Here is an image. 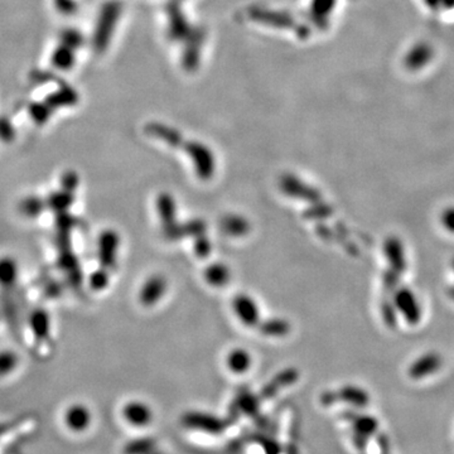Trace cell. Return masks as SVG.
<instances>
[{
  "instance_id": "1",
  "label": "cell",
  "mask_w": 454,
  "mask_h": 454,
  "mask_svg": "<svg viewBox=\"0 0 454 454\" xmlns=\"http://www.w3.org/2000/svg\"><path fill=\"white\" fill-rule=\"evenodd\" d=\"M182 425L184 428L193 431H203L213 436H220L230 425L229 420L217 418L215 415L198 412H189L182 417Z\"/></svg>"
},
{
  "instance_id": "2",
  "label": "cell",
  "mask_w": 454,
  "mask_h": 454,
  "mask_svg": "<svg viewBox=\"0 0 454 454\" xmlns=\"http://www.w3.org/2000/svg\"><path fill=\"white\" fill-rule=\"evenodd\" d=\"M345 419L352 424L354 429V444L359 450H365L367 448L369 438L374 436L378 429V419L371 415H360V414L346 412L343 414Z\"/></svg>"
},
{
  "instance_id": "3",
  "label": "cell",
  "mask_w": 454,
  "mask_h": 454,
  "mask_svg": "<svg viewBox=\"0 0 454 454\" xmlns=\"http://www.w3.org/2000/svg\"><path fill=\"white\" fill-rule=\"evenodd\" d=\"M394 304L396 309L405 317L410 325H417L420 317H422V311L419 306L417 297L414 295L413 292L407 288H400L395 290L394 293Z\"/></svg>"
},
{
  "instance_id": "4",
  "label": "cell",
  "mask_w": 454,
  "mask_h": 454,
  "mask_svg": "<svg viewBox=\"0 0 454 454\" xmlns=\"http://www.w3.org/2000/svg\"><path fill=\"white\" fill-rule=\"evenodd\" d=\"M124 419L136 428H144L153 420V412L150 407L141 401H131L123 410Z\"/></svg>"
},
{
  "instance_id": "5",
  "label": "cell",
  "mask_w": 454,
  "mask_h": 454,
  "mask_svg": "<svg viewBox=\"0 0 454 454\" xmlns=\"http://www.w3.org/2000/svg\"><path fill=\"white\" fill-rule=\"evenodd\" d=\"M442 365V359L439 354H426L415 361L409 367V376L412 378H423L439 370Z\"/></svg>"
},
{
  "instance_id": "6",
  "label": "cell",
  "mask_w": 454,
  "mask_h": 454,
  "mask_svg": "<svg viewBox=\"0 0 454 454\" xmlns=\"http://www.w3.org/2000/svg\"><path fill=\"white\" fill-rule=\"evenodd\" d=\"M383 250H385L386 258L389 260L391 269H394L399 274H402L407 270V260H405L404 249H402L400 240L398 237H389L385 241Z\"/></svg>"
},
{
  "instance_id": "7",
  "label": "cell",
  "mask_w": 454,
  "mask_h": 454,
  "mask_svg": "<svg viewBox=\"0 0 454 454\" xmlns=\"http://www.w3.org/2000/svg\"><path fill=\"white\" fill-rule=\"evenodd\" d=\"M65 423L70 431L75 433L85 431L91 424V414L83 405L70 407L66 412Z\"/></svg>"
},
{
  "instance_id": "8",
  "label": "cell",
  "mask_w": 454,
  "mask_h": 454,
  "mask_svg": "<svg viewBox=\"0 0 454 454\" xmlns=\"http://www.w3.org/2000/svg\"><path fill=\"white\" fill-rule=\"evenodd\" d=\"M337 400L346 401L348 404L357 407H366L370 402V396L367 391L356 386H345L336 393Z\"/></svg>"
},
{
  "instance_id": "9",
  "label": "cell",
  "mask_w": 454,
  "mask_h": 454,
  "mask_svg": "<svg viewBox=\"0 0 454 454\" xmlns=\"http://www.w3.org/2000/svg\"><path fill=\"white\" fill-rule=\"evenodd\" d=\"M157 449V439L153 436H141L131 439L123 448V454H149Z\"/></svg>"
},
{
  "instance_id": "10",
  "label": "cell",
  "mask_w": 454,
  "mask_h": 454,
  "mask_svg": "<svg viewBox=\"0 0 454 454\" xmlns=\"http://www.w3.org/2000/svg\"><path fill=\"white\" fill-rule=\"evenodd\" d=\"M260 447L264 449L265 454H280L282 453V447L279 446V443L273 438V436H265L263 434H259L258 439Z\"/></svg>"
},
{
  "instance_id": "11",
  "label": "cell",
  "mask_w": 454,
  "mask_h": 454,
  "mask_svg": "<svg viewBox=\"0 0 454 454\" xmlns=\"http://www.w3.org/2000/svg\"><path fill=\"white\" fill-rule=\"evenodd\" d=\"M381 312H383V318L385 321V323L389 325L390 328H394L396 325L395 304L388 301H383Z\"/></svg>"
},
{
  "instance_id": "12",
  "label": "cell",
  "mask_w": 454,
  "mask_h": 454,
  "mask_svg": "<svg viewBox=\"0 0 454 454\" xmlns=\"http://www.w3.org/2000/svg\"><path fill=\"white\" fill-rule=\"evenodd\" d=\"M399 279H400V274L391 268L383 273V287L386 292H394L399 284Z\"/></svg>"
},
{
  "instance_id": "13",
  "label": "cell",
  "mask_w": 454,
  "mask_h": 454,
  "mask_svg": "<svg viewBox=\"0 0 454 454\" xmlns=\"http://www.w3.org/2000/svg\"><path fill=\"white\" fill-rule=\"evenodd\" d=\"M258 404L259 402L255 400L254 398L249 395L242 396L241 399H240V402H239L241 410H244L249 415H256L258 414Z\"/></svg>"
},
{
  "instance_id": "14",
  "label": "cell",
  "mask_w": 454,
  "mask_h": 454,
  "mask_svg": "<svg viewBox=\"0 0 454 454\" xmlns=\"http://www.w3.org/2000/svg\"><path fill=\"white\" fill-rule=\"evenodd\" d=\"M442 224L447 230L454 234V207H449L442 213Z\"/></svg>"
},
{
  "instance_id": "15",
  "label": "cell",
  "mask_w": 454,
  "mask_h": 454,
  "mask_svg": "<svg viewBox=\"0 0 454 454\" xmlns=\"http://www.w3.org/2000/svg\"><path fill=\"white\" fill-rule=\"evenodd\" d=\"M378 444L381 454H390V442L388 436L385 434H380L378 436Z\"/></svg>"
},
{
  "instance_id": "16",
  "label": "cell",
  "mask_w": 454,
  "mask_h": 454,
  "mask_svg": "<svg viewBox=\"0 0 454 454\" xmlns=\"http://www.w3.org/2000/svg\"><path fill=\"white\" fill-rule=\"evenodd\" d=\"M449 295H450V297H452V298H453L454 299V287L453 288H450V289H449Z\"/></svg>"
},
{
  "instance_id": "17",
  "label": "cell",
  "mask_w": 454,
  "mask_h": 454,
  "mask_svg": "<svg viewBox=\"0 0 454 454\" xmlns=\"http://www.w3.org/2000/svg\"><path fill=\"white\" fill-rule=\"evenodd\" d=\"M149 454H167V453H165V452H160V450H157V449H155V450H153L152 453H149Z\"/></svg>"
},
{
  "instance_id": "18",
  "label": "cell",
  "mask_w": 454,
  "mask_h": 454,
  "mask_svg": "<svg viewBox=\"0 0 454 454\" xmlns=\"http://www.w3.org/2000/svg\"><path fill=\"white\" fill-rule=\"evenodd\" d=\"M453 268H454V261H453Z\"/></svg>"
}]
</instances>
